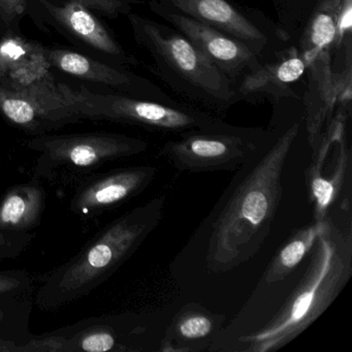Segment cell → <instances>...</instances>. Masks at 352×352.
I'll return each mask as SVG.
<instances>
[{
  "label": "cell",
  "instance_id": "6da1fadb",
  "mask_svg": "<svg viewBox=\"0 0 352 352\" xmlns=\"http://www.w3.org/2000/svg\"><path fill=\"white\" fill-rule=\"evenodd\" d=\"M300 122L245 162L205 220L204 269L223 274L250 261L267 240L283 193L282 176L300 133Z\"/></svg>",
  "mask_w": 352,
  "mask_h": 352
},
{
  "label": "cell",
  "instance_id": "7a4b0ae2",
  "mask_svg": "<svg viewBox=\"0 0 352 352\" xmlns=\"http://www.w3.org/2000/svg\"><path fill=\"white\" fill-rule=\"evenodd\" d=\"M306 261L302 278L283 304L261 327L239 338L236 342L240 347L236 350L277 351L327 310L352 276L350 230H342L333 216H329Z\"/></svg>",
  "mask_w": 352,
  "mask_h": 352
},
{
  "label": "cell",
  "instance_id": "3957f363",
  "mask_svg": "<svg viewBox=\"0 0 352 352\" xmlns=\"http://www.w3.org/2000/svg\"><path fill=\"white\" fill-rule=\"evenodd\" d=\"M164 207L166 195H160L109 224L47 278L36 296L38 307L44 310L61 308L102 285L157 228Z\"/></svg>",
  "mask_w": 352,
  "mask_h": 352
},
{
  "label": "cell",
  "instance_id": "277c9868",
  "mask_svg": "<svg viewBox=\"0 0 352 352\" xmlns=\"http://www.w3.org/2000/svg\"><path fill=\"white\" fill-rule=\"evenodd\" d=\"M138 44L154 63L153 73L191 106L219 116L241 102L239 85L170 24L129 14Z\"/></svg>",
  "mask_w": 352,
  "mask_h": 352
},
{
  "label": "cell",
  "instance_id": "5b68a950",
  "mask_svg": "<svg viewBox=\"0 0 352 352\" xmlns=\"http://www.w3.org/2000/svg\"><path fill=\"white\" fill-rule=\"evenodd\" d=\"M63 104L78 118L112 121L178 135L191 131L230 129L219 116L182 102H166L123 94H94L84 87L56 86Z\"/></svg>",
  "mask_w": 352,
  "mask_h": 352
},
{
  "label": "cell",
  "instance_id": "8992f818",
  "mask_svg": "<svg viewBox=\"0 0 352 352\" xmlns=\"http://www.w3.org/2000/svg\"><path fill=\"white\" fill-rule=\"evenodd\" d=\"M263 129L234 126L191 131L160 147V155L181 173L234 172L248 162L269 139Z\"/></svg>",
  "mask_w": 352,
  "mask_h": 352
},
{
  "label": "cell",
  "instance_id": "52a82bcc",
  "mask_svg": "<svg viewBox=\"0 0 352 352\" xmlns=\"http://www.w3.org/2000/svg\"><path fill=\"white\" fill-rule=\"evenodd\" d=\"M151 3L201 22L242 43L263 63L283 54L288 36L257 10L236 0H151Z\"/></svg>",
  "mask_w": 352,
  "mask_h": 352
},
{
  "label": "cell",
  "instance_id": "ba28073f",
  "mask_svg": "<svg viewBox=\"0 0 352 352\" xmlns=\"http://www.w3.org/2000/svg\"><path fill=\"white\" fill-rule=\"evenodd\" d=\"M26 146L40 154L36 170L42 175L63 166L98 168L107 162L139 155L148 149L144 140L109 133L38 135L28 141Z\"/></svg>",
  "mask_w": 352,
  "mask_h": 352
},
{
  "label": "cell",
  "instance_id": "9c48e42d",
  "mask_svg": "<svg viewBox=\"0 0 352 352\" xmlns=\"http://www.w3.org/2000/svg\"><path fill=\"white\" fill-rule=\"evenodd\" d=\"M345 117V114H339L329 123L305 170L307 195L315 223L322 224L331 215L350 179L351 152Z\"/></svg>",
  "mask_w": 352,
  "mask_h": 352
},
{
  "label": "cell",
  "instance_id": "30bf717a",
  "mask_svg": "<svg viewBox=\"0 0 352 352\" xmlns=\"http://www.w3.org/2000/svg\"><path fill=\"white\" fill-rule=\"evenodd\" d=\"M150 9L166 24L188 38L208 59L230 79L240 83L258 71L265 63L242 43L186 16L150 3Z\"/></svg>",
  "mask_w": 352,
  "mask_h": 352
},
{
  "label": "cell",
  "instance_id": "8fae6325",
  "mask_svg": "<svg viewBox=\"0 0 352 352\" xmlns=\"http://www.w3.org/2000/svg\"><path fill=\"white\" fill-rule=\"evenodd\" d=\"M157 175L153 166L118 168L84 179L76 189L69 210L81 217H94L115 209L143 193Z\"/></svg>",
  "mask_w": 352,
  "mask_h": 352
},
{
  "label": "cell",
  "instance_id": "7c38bea8",
  "mask_svg": "<svg viewBox=\"0 0 352 352\" xmlns=\"http://www.w3.org/2000/svg\"><path fill=\"white\" fill-rule=\"evenodd\" d=\"M0 113L36 135L79 119L65 106L57 88L45 82L25 89L0 85Z\"/></svg>",
  "mask_w": 352,
  "mask_h": 352
},
{
  "label": "cell",
  "instance_id": "4fadbf2b",
  "mask_svg": "<svg viewBox=\"0 0 352 352\" xmlns=\"http://www.w3.org/2000/svg\"><path fill=\"white\" fill-rule=\"evenodd\" d=\"M46 56L51 65L63 73L80 79L117 88L124 91L126 96L166 102H177L153 82L139 77L135 74L98 63L79 53L67 50H51L47 51Z\"/></svg>",
  "mask_w": 352,
  "mask_h": 352
},
{
  "label": "cell",
  "instance_id": "5bb4252c",
  "mask_svg": "<svg viewBox=\"0 0 352 352\" xmlns=\"http://www.w3.org/2000/svg\"><path fill=\"white\" fill-rule=\"evenodd\" d=\"M224 315L212 312L199 302L184 305L173 317L160 344L162 352L209 350L223 329Z\"/></svg>",
  "mask_w": 352,
  "mask_h": 352
},
{
  "label": "cell",
  "instance_id": "9a60e30c",
  "mask_svg": "<svg viewBox=\"0 0 352 352\" xmlns=\"http://www.w3.org/2000/svg\"><path fill=\"white\" fill-rule=\"evenodd\" d=\"M308 65L298 51L284 52L239 83L241 102H255L265 98L275 100L296 98L292 85L302 77Z\"/></svg>",
  "mask_w": 352,
  "mask_h": 352
},
{
  "label": "cell",
  "instance_id": "2e32d148",
  "mask_svg": "<svg viewBox=\"0 0 352 352\" xmlns=\"http://www.w3.org/2000/svg\"><path fill=\"white\" fill-rule=\"evenodd\" d=\"M45 9L72 34L81 38L86 44L96 50L115 57L117 60L125 65H138L135 57L126 51L111 36L104 26L94 17L87 8L77 1L65 3V6L53 5L49 0H38Z\"/></svg>",
  "mask_w": 352,
  "mask_h": 352
},
{
  "label": "cell",
  "instance_id": "e0dca14e",
  "mask_svg": "<svg viewBox=\"0 0 352 352\" xmlns=\"http://www.w3.org/2000/svg\"><path fill=\"white\" fill-rule=\"evenodd\" d=\"M46 191L38 180L12 187L0 201V230L28 234L42 221Z\"/></svg>",
  "mask_w": 352,
  "mask_h": 352
},
{
  "label": "cell",
  "instance_id": "ac0fdd59",
  "mask_svg": "<svg viewBox=\"0 0 352 352\" xmlns=\"http://www.w3.org/2000/svg\"><path fill=\"white\" fill-rule=\"evenodd\" d=\"M346 3L350 0H318L302 28L298 53L307 61L320 56L335 43Z\"/></svg>",
  "mask_w": 352,
  "mask_h": 352
},
{
  "label": "cell",
  "instance_id": "d6986e66",
  "mask_svg": "<svg viewBox=\"0 0 352 352\" xmlns=\"http://www.w3.org/2000/svg\"><path fill=\"white\" fill-rule=\"evenodd\" d=\"M322 224L312 223L296 230L277 251L263 276V281L275 284L284 281L306 261L315 241L318 238Z\"/></svg>",
  "mask_w": 352,
  "mask_h": 352
},
{
  "label": "cell",
  "instance_id": "ffe728a7",
  "mask_svg": "<svg viewBox=\"0 0 352 352\" xmlns=\"http://www.w3.org/2000/svg\"><path fill=\"white\" fill-rule=\"evenodd\" d=\"M34 47L20 38H9L0 43V58L5 69H17L34 61Z\"/></svg>",
  "mask_w": 352,
  "mask_h": 352
},
{
  "label": "cell",
  "instance_id": "44dd1931",
  "mask_svg": "<svg viewBox=\"0 0 352 352\" xmlns=\"http://www.w3.org/2000/svg\"><path fill=\"white\" fill-rule=\"evenodd\" d=\"M116 338L106 329H96L80 339L79 349L87 352H107L116 348Z\"/></svg>",
  "mask_w": 352,
  "mask_h": 352
},
{
  "label": "cell",
  "instance_id": "7402d4cb",
  "mask_svg": "<svg viewBox=\"0 0 352 352\" xmlns=\"http://www.w3.org/2000/svg\"><path fill=\"white\" fill-rule=\"evenodd\" d=\"M32 234H14L0 230V263L6 259L14 258L32 242Z\"/></svg>",
  "mask_w": 352,
  "mask_h": 352
},
{
  "label": "cell",
  "instance_id": "603a6c76",
  "mask_svg": "<svg viewBox=\"0 0 352 352\" xmlns=\"http://www.w3.org/2000/svg\"><path fill=\"white\" fill-rule=\"evenodd\" d=\"M74 1L81 3L87 9L96 10L111 17L127 14L131 10L129 1H124V0H74Z\"/></svg>",
  "mask_w": 352,
  "mask_h": 352
},
{
  "label": "cell",
  "instance_id": "cb8c5ba5",
  "mask_svg": "<svg viewBox=\"0 0 352 352\" xmlns=\"http://www.w3.org/2000/svg\"><path fill=\"white\" fill-rule=\"evenodd\" d=\"M67 338L50 337L42 340H32L26 345L18 346V352H59L67 351Z\"/></svg>",
  "mask_w": 352,
  "mask_h": 352
},
{
  "label": "cell",
  "instance_id": "d4e9b609",
  "mask_svg": "<svg viewBox=\"0 0 352 352\" xmlns=\"http://www.w3.org/2000/svg\"><path fill=\"white\" fill-rule=\"evenodd\" d=\"M28 278L18 272H0V296L28 287Z\"/></svg>",
  "mask_w": 352,
  "mask_h": 352
},
{
  "label": "cell",
  "instance_id": "484cf974",
  "mask_svg": "<svg viewBox=\"0 0 352 352\" xmlns=\"http://www.w3.org/2000/svg\"><path fill=\"white\" fill-rule=\"evenodd\" d=\"M26 0H0V14L10 22L25 12Z\"/></svg>",
  "mask_w": 352,
  "mask_h": 352
},
{
  "label": "cell",
  "instance_id": "4316f807",
  "mask_svg": "<svg viewBox=\"0 0 352 352\" xmlns=\"http://www.w3.org/2000/svg\"><path fill=\"white\" fill-rule=\"evenodd\" d=\"M0 352H18V346L14 342L0 340Z\"/></svg>",
  "mask_w": 352,
  "mask_h": 352
},
{
  "label": "cell",
  "instance_id": "83f0119b",
  "mask_svg": "<svg viewBox=\"0 0 352 352\" xmlns=\"http://www.w3.org/2000/svg\"><path fill=\"white\" fill-rule=\"evenodd\" d=\"M0 69H5V67H3V61H1V58H0Z\"/></svg>",
  "mask_w": 352,
  "mask_h": 352
},
{
  "label": "cell",
  "instance_id": "f1b7e54d",
  "mask_svg": "<svg viewBox=\"0 0 352 352\" xmlns=\"http://www.w3.org/2000/svg\"><path fill=\"white\" fill-rule=\"evenodd\" d=\"M3 314L1 311H0V322H1V320H3Z\"/></svg>",
  "mask_w": 352,
  "mask_h": 352
}]
</instances>
